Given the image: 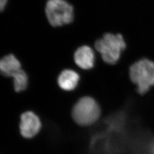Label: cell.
<instances>
[{
	"mask_svg": "<svg viewBox=\"0 0 154 154\" xmlns=\"http://www.w3.org/2000/svg\"><path fill=\"white\" fill-rule=\"evenodd\" d=\"M74 58L77 66L83 70L92 69L95 63L93 50L86 45L81 46L75 51Z\"/></svg>",
	"mask_w": 154,
	"mask_h": 154,
	"instance_id": "cell-6",
	"label": "cell"
},
{
	"mask_svg": "<svg viewBox=\"0 0 154 154\" xmlns=\"http://www.w3.org/2000/svg\"><path fill=\"white\" fill-rule=\"evenodd\" d=\"M14 88L16 92L20 93L26 90L28 86L27 74L21 69L16 72L13 76Z\"/></svg>",
	"mask_w": 154,
	"mask_h": 154,
	"instance_id": "cell-9",
	"label": "cell"
},
{
	"mask_svg": "<svg viewBox=\"0 0 154 154\" xmlns=\"http://www.w3.org/2000/svg\"><path fill=\"white\" fill-rule=\"evenodd\" d=\"M151 154H154V143L152 144V146L151 148Z\"/></svg>",
	"mask_w": 154,
	"mask_h": 154,
	"instance_id": "cell-11",
	"label": "cell"
},
{
	"mask_svg": "<svg viewBox=\"0 0 154 154\" xmlns=\"http://www.w3.org/2000/svg\"><path fill=\"white\" fill-rule=\"evenodd\" d=\"M126 42L122 35L107 33L95 43V48L106 63L113 65L119 60L122 52L125 49Z\"/></svg>",
	"mask_w": 154,
	"mask_h": 154,
	"instance_id": "cell-1",
	"label": "cell"
},
{
	"mask_svg": "<svg viewBox=\"0 0 154 154\" xmlns=\"http://www.w3.org/2000/svg\"><path fill=\"white\" fill-rule=\"evenodd\" d=\"M8 4V0H0V12L4 11L5 9Z\"/></svg>",
	"mask_w": 154,
	"mask_h": 154,
	"instance_id": "cell-10",
	"label": "cell"
},
{
	"mask_svg": "<svg viewBox=\"0 0 154 154\" xmlns=\"http://www.w3.org/2000/svg\"><path fill=\"white\" fill-rule=\"evenodd\" d=\"M80 77L77 72L66 69L61 72L58 78V84L65 91H72L76 88L79 82Z\"/></svg>",
	"mask_w": 154,
	"mask_h": 154,
	"instance_id": "cell-7",
	"label": "cell"
},
{
	"mask_svg": "<svg viewBox=\"0 0 154 154\" xmlns=\"http://www.w3.org/2000/svg\"><path fill=\"white\" fill-rule=\"evenodd\" d=\"M45 13L50 24L53 27L69 24L74 17L72 6L65 0H48Z\"/></svg>",
	"mask_w": 154,
	"mask_h": 154,
	"instance_id": "cell-4",
	"label": "cell"
},
{
	"mask_svg": "<svg viewBox=\"0 0 154 154\" xmlns=\"http://www.w3.org/2000/svg\"><path fill=\"white\" fill-rule=\"evenodd\" d=\"M101 110L97 102L90 97L79 99L72 110V117L75 122L82 126L93 125L99 119Z\"/></svg>",
	"mask_w": 154,
	"mask_h": 154,
	"instance_id": "cell-3",
	"label": "cell"
},
{
	"mask_svg": "<svg viewBox=\"0 0 154 154\" xmlns=\"http://www.w3.org/2000/svg\"><path fill=\"white\" fill-rule=\"evenodd\" d=\"M129 74L138 93H146L154 86V62L147 58L139 60L130 67Z\"/></svg>",
	"mask_w": 154,
	"mask_h": 154,
	"instance_id": "cell-2",
	"label": "cell"
},
{
	"mask_svg": "<svg viewBox=\"0 0 154 154\" xmlns=\"http://www.w3.org/2000/svg\"><path fill=\"white\" fill-rule=\"evenodd\" d=\"M21 69L20 62L13 54L5 55L0 59V73L5 77H11Z\"/></svg>",
	"mask_w": 154,
	"mask_h": 154,
	"instance_id": "cell-8",
	"label": "cell"
},
{
	"mask_svg": "<svg viewBox=\"0 0 154 154\" xmlns=\"http://www.w3.org/2000/svg\"><path fill=\"white\" fill-rule=\"evenodd\" d=\"M41 128V122L38 116L32 111H26L21 116L20 132L25 138H32L38 133Z\"/></svg>",
	"mask_w": 154,
	"mask_h": 154,
	"instance_id": "cell-5",
	"label": "cell"
}]
</instances>
